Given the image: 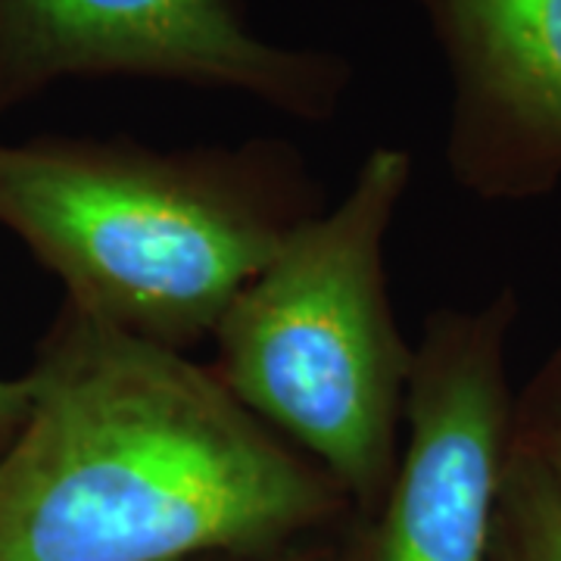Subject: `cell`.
Wrapping results in <instances>:
<instances>
[{"label": "cell", "instance_id": "1", "mask_svg": "<svg viewBox=\"0 0 561 561\" xmlns=\"http://www.w3.org/2000/svg\"><path fill=\"white\" fill-rule=\"evenodd\" d=\"M0 456V561H206L341 537L350 496L209 365L62 302Z\"/></svg>", "mask_w": 561, "mask_h": 561}, {"label": "cell", "instance_id": "2", "mask_svg": "<svg viewBox=\"0 0 561 561\" xmlns=\"http://www.w3.org/2000/svg\"><path fill=\"white\" fill-rule=\"evenodd\" d=\"M321 209V184L287 140L0 144V225L66 284V302L184 356Z\"/></svg>", "mask_w": 561, "mask_h": 561}, {"label": "cell", "instance_id": "3", "mask_svg": "<svg viewBox=\"0 0 561 561\" xmlns=\"http://www.w3.org/2000/svg\"><path fill=\"white\" fill-rule=\"evenodd\" d=\"M412 169L409 150L375 147L341 203L302 221L213 334L216 378L341 486L359 524L393 481L415 365L387 280Z\"/></svg>", "mask_w": 561, "mask_h": 561}, {"label": "cell", "instance_id": "4", "mask_svg": "<svg viewBox=\"0 0 561 561\" xmlns=\"http://www.w3.org/2000/svg\"><path fill=\"white\" fill-rule=\"evenodd\" d=\"M515 287L478 309L427 316L409 375L393 481L356 527L350 561H490L493 518L512 440L505 371L518 319Z\"/></svg>", "mask_w": 561, "mask_h": 561}, {"label": "cell", "instance_id": "5", "mask_svg": "<svg viewBox=\"0 0 561 561\" xmlns=\"http://www.w3.org/2000/svg\"><path fill=\"white\" fill-rule=\"evenodd\" d=\"M181 81L331 119L350 66L256 35L238 0H0V110L60 79Z\"/></svg>", "mask_w": 561, "mask_h": 561}, {"label": "cell", "instance_id": "6", "mask_svg": "<svg viewBox=\"0 0 561 561\" xmlns=\"http://www.w3.org/2000/svg\"><path fill=\"white\" fill-rule=\"evenodd\" d=\"M453 79L446 162L461 191L527 203L561 184V0H415Z\"/></svg>", "mask_w": 561, "mask_h": 561}, {"label": "cell", "instance_id": "7", "mask_svg": "<svg viewBox=\"0 0 561 561\" xmlns=\"http://www.w3.org/2000/svg\"><path fill=\"white\" fill-rule=\"evenodd\" d=\"M490 561H561V500L530 459L508 449Z\"/></svg>", "mask_w": 561, "mask_h": 561}, {"label": "cell", "instance_id": "8", "mask_svg": "<svg viewBox=\"0 0 561 561\" xmlns=\"http://www.w3.org/2000/svg\"><path fill=\"white\" fill-rule=\"evenodd\" d=\"M508 449L534 461L561 500V343L515 397Z\"/></svg>", "mask_w": 561, "mask_h": 561}, {"label": "cell", "instance_id": "9", "mask_svg": "<svg viewBox=\"0 0 561 561\" xmlns=\"http://www.w3.org/2000/svg\"><path fill=\"white\" fill-rule=\"evenodd\" d=\"M350 546L353 542L341 537H324V540H309L275 549V552H260V556H225V559L206 561H350Z\"/></svg>", "mask_w": 561, "mask_h": 561}, {"label": "cell", "instance_id": "10", "mask_svg": "<svg viewBox=\"0 0 561 561\" xmlns=\"http://www.w3.org/2000/svg\"><path fill=\"white\" fill-rule=\"evenodd\" d=\"M28 419V383L25 378L7 381L0 378V456L16 440L22 424Z\"/></svg>", "mask_w": 561, "mask_h": 561}]
</instances>
